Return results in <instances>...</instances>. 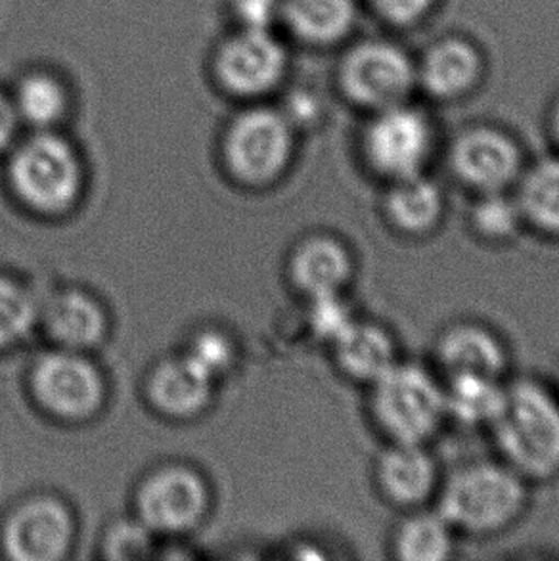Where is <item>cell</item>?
I'll return each instance as SVG.
<instances>
[{
    "label": "cell",
    "instance_id": "1",
    "mask_svg": "<svg viewBox=\"0 0 559 561\" xmlns=\"http://www.w3.org/2000/svg\"><path fill=\"white\" fill-rule=\"evenodd\" d=\"M500 460L529 483L559 478V394L533 378L506 381V394L489 425Z\"/></svg>",
    "mask_w": 559,
    "mask_h": 561
},
{
    "label": "cell",
    "instance_id": "16",
    "mask_svg": "<svg viewBox=\"0 0 559 561\" xmlns=\"http://www.w3.org/2000/svg\"><path fill=\"white\" fill-rule=\"evenodd\" d=\"M381 211L397 234L423 240L435 234L445 220V192L427 173L387 183Z\"/></svg>",
    "mask_w": 559,
    "mask_h": 561
},
{
    "label": "cell",
    "instance_id": "32",
    "mask_svg": "<svg viewBox=\"0 0 559 561\" xmlns=\"http://www.w3.org/2000/svg\"><path fill=\"white\" fill-rule=\"evenodd\" d=\"M374 2L379 12L397 25L418 22L433 4V0H374Z\"/></svg>",
    "mask_w": 559,
    "mask_h": 561
},
{
    "label": "cell",
    "instance_id": "6",
    "mask_svg": "<svg viewBox=\"0 0 559 561\" xmlns=\"http://www.w3.org/2000/svg\"><path fill=\"white\" fill-rule=\"evenodd\" d=\"M225 153L235 175L246 183H271L292 161L294 125L282 112L251 107L230 125Z\"/></svg>",
    "mask_w": 559,
    "mask_h": 561
},
{
    "label": "cell",
    "instance_id": "7",
    "mask_svg": "<svg viewBox=\"0 0 559 561\" xmlns=\"http://www.w3.org/2000/svg\"><path fill=\"white\" fill-rule=\"evenodd\" d=\"M454 179L474 196L510 192L523 175V153L506 133L476 127L454 138L448 152Z\"/></svg>",
    "mask_w": 559,
    "mask_h": 561
},
{
    "label": "cell",
    "instance_id": "29",
    "mask_svg": "<svg viewBox=\"0 0 559 561\" xmlns=\"http://www.w3.org/2000/svg\"><path fill=\"white\" fill-rule=\"evenodd\" d=\"M184 355L190 360H194L207 376L215 379L220 373H225L228 365L232 363L235 350L225 335L217 334V332H205V334L197 335Z\"/></svg>",
    "mask_w": 559,
    "mask_h": 561
},
{
    "label": "cell",
    "instance_id": "22",
    "mask_svg": "<svg viewBox=\"0 0 559 561\" xmlns=\"http://www.w3.org/2000/svg\"><path fill=\"white\" fill-rule=\"evenodd\" d=\"M353 0H284L282 18L297 37L312 45H332L355 23Z\"/></svg>",
    "mask_w": 559,
    "mask_h": 561
},
{
    "label": "cell",
    "instance_id": "20",
    "mask_svg": "<svg viewBox=\"0 0 559 561\" xmlns=\"http://www.w3.org/2000/svg\"><path fill=\"white\" fill-rule=\"evenodd\" d=\"M479 73L481 60L476 48L460 38H448L425 54L420 81L433 96L453 100L466 94L477 83Z\"/></svg>",
    "mask_w": 559,
    "mask_h": 561
},
{
    "label": "cell",
    "instance_id": "33",
    "mask_svg": "<svg viewBox=\"0 0 559 561\" xmlns=\"http://www.w3.org/2000/svg\"><path fill=\"white\" fill-rule=\"evenodd\" d=\"M20 123L22 119L15 112L14 102L0 92V152L7 150L8 146L14 142Z\"/></svg>",
    "mask_w": 559,
    "mask_h": 561
},
{
    "label": "cell",
    "instance_id": "25",
    "mask_svg": "<svg viewBox=\"0 0 559 561\" xmlns=\"http://www.w3.org/2000/svg\"><path fill=\"white\" fill-rule=\"evenodd\" d=\"M12 102L23 123L38 130H50L68 114V89L53 73L33 71L18 83Z\"/></svg>",
    "mask_w": 559,
    "mask_h": 561
},
{
    "label": "cell",
    "instance_id": "3",
    "mask_svg": "<svg viewBox=\"0 0 559 561\" xmlns=\"http://www.w3.org/2000/svg\"><path fill=\"white\" fill-rule=\"evenodd\" d=\"M368 389L372 422L387 443L427 445L448 420L445 387L435 368L399 358Z\"/></svg>",
    "mask_w": 559,
    "mask_h": 561
},
{
    "label": "cell",
    "instance_id": "5",
    "mask_svg": "<svg viewBox=\"0 0 559 561\" xmlns=\"http://www.w3.org/2000/svg\"><path fill=\"white\" fill-rule=\"evenodd\" d=\"M433 148L427 115L407 104L379 110L364 130V161L386 183L427 173Z\"/></svg>",
    "mask_w": 559,
    "mask_h": 561
},
{
    "label": "cell",
    "instance_id": "27",
    "mask_svg": "<svg viewBox=\"0 0 559 561\" xmlns=\"http://www.w3.org/2000/svg\"><path fill=\"white\" fill-rule=\"evenodd\" d=\"M41 309L30 289L0 276V347L20 342L35 327Z\"/></svg>",
    "mask_w": 559,
    "mask_h": 561
},
{
    "label": "cell",
    "instance_id": "30",
    "mask_svg": "<svg viewBox=\"0 0 559 561\" xmlns=\"http://www.w3.org/2000/svg\"><path fill=\"white\" fill-rule=\"evenodd\" d=\"M153 531L142 522H123L107 535L106 550L110 558L130 560L151 554Z\"/></svg>",
    "mask_w": 559,
    "mask_h": 561
},
{
    "label": "cell",
    "instance_id": "23",
    "mask_svg": "<svg viewBox=\"0 0 559 561\" xmlns=\"http://www.w3.org/2000/svg\"><path fill=\"white\" fill-rule=\"evenodd\" d=\"M443 379L446 416L458 424L489 427L506 394V379L487 376H453Z\"/></svg>",
    "mask_w": 559,
    "mask_h": 561
},
{
    "label": "cell",
    "instance_id": "13",
    "mask_svg": "<svg viewBox=\"0 0 559 561\" xmlns=\"http://www.w3.org/2000/svg\"><path fill=\"white\" fill-rule=\"evenodd\" d=\"M441 378L487 376L506 379L510 355L504 340L481 322L461 320L438 334L433 350Z\"/></svg>",
    "mask_w": 559,
    "mask_h": 561
},
{
    "label": "cell",
    "instance_id": "9",
    "mask_svg": "<svg viewBox=\"0 0 559 561\" xmlns=\"http://www.w3.org/2000/svg\"><path fill=\"white\" fill-rule=\"evenodd\" d=\"M286 71V48L271 30L243 27L225 41L215 58L219 83L240 99H261L273 92Z\"/></svg>",
    "mask_w": 559,
    "mask_h": 561
},
{
    "label": "cell",
    "instance_id": "14",
    "mask_svg": "<svg viewBox=\"0 0 559 561\" xmlns=\"http://www.w3.org/2000/svg\"><path fill=\"white\" fill-rule=\"evenodd\" d=\"M73 539V519L54 499H35L15 510L4 531L8 554L20 561L60 560Z\"/></svg>",
    "mask_w": 559,
    "mask_h": 561
},
{
    "label": "cell",
    "instance_id": "4",
    "mask_svg": "<svg viewBox=\"0 0 559 561\" xmlns=\"http://www.w3.org/2000/svg\"><path fill=\"white\" fill-rule=\"evenodd\" d=\"M10 179L18 196L33 209L61 213L76 204L83 169L66 138L53 130H38L15 150Z\"/></svg>",
    "mask_w": 559,
    "mask_h": 561
},
{
    "label": "cell",
    "instance_id": "24",
    "mask_svg": "<svg viewBox=\"0 0 559 561\" xmlns=\"http://www.w3.org/2000/svg\"><path fill=\"white\" fill-rule=\"evenodd\" d=\"M525 227L559 238V160L538 161L525 169L514 188Z\"/></svg>",
    "mask_w": 559,
    "mask_h": 561
},
{
    "label": "cell",
    "instance_id": "28",
    "mask_svg": "<svg viewBox=\"0 0 559 561\" xmlns=\"http://www.w3.org/2000/svg\"><path fill=\"white\" fill-rule=\"evenodd\" d=\"M355 311L343 296L310 299L309 324L312 332L332 345L355 320Z\"/></svg>",
    "mask_w": 559,
    "mask_h": 561
},
{
    "label": "cell",
    "instance_id": "2",
    "mask_svg": "<svg viewBox=\"0 0 559 561\" xmlns=\"http://www.w3.org/2000/svg\"><path fill=\"white\" fill-rule=\"evenodd\" d=\"M529 485L502 460L464 463L441 481L435 510L456 535L494 537L522 519Z\"/></svg>",
    "mask_w": 559,
    "mask_h": 561
},
{
    "label": "cell",
    "instance_id": "8",
    "mask_svg": "<svg viewBox=\"0 0 559 561\" xmlns=\"http://www.w3.org/2000/svg\"><path fill=\"white\" fill-rule=\"evenodd\" d=\"M341 83L355 104L379 112L404 104L417 83V71L401 48L389 43H364L343 61Z\"/></svg>",
    "mask_w": 559,
    "mask_h": 561
},
{
    "label": "cell",
    "instance_id": "18",
    "mask_svg": "<svg viewBox=\"0 0 559 561\" xmlns=\"http://www.w3.org/2000/svg\"><path fill=\"white\" fill-rule=\"evenodd\" d=\"M46 332L61 350H87L106 334V314L92 297L81 291H61L45 305Z\"/></svg>",
    "mask_w": 559,
    "mask_h": 561
},
{
    "label": "cell",
    "instance_id": "10",
    "mask_svg": "<svg viewBox=\"0 0 559 561\" xmlns=\"http://www.w3.org/2000/svg\"><path fill=\"white\" fill-rule=\"evenodd\" d=\"M33 389L46 409L68 420L91 416L104 401L96 366L71 350L54 351L33 370Z\"/></svg>",
    "mask_w": 559,
    "mask_h": 561
},
{
    "label": "cell",
    "instance_id": "19",
    "mask_svg": "<svg viewBox=\"0 0 559 561\" xmlns=\"http://www.w3.org/2000/svg\"><path fill=\"white\" fill-rule=\"evenodd\" d=\"M213 381L186 355L169 358L153 370L150 399L171 416H192L212 399Z\"/></svg>",
    "mask_w": 559,
    "mask_h": 561
},
{
    "label": "cell",
    "instance_id": "12",
    "mask_svg": "<svg viewBox=\"0 0 559 561\" xmlns=\"http://www.w3.org/2000/svg\"><path fill=\"white\" fill-rule=\"evenodd\" d=\"M207 506V489L190 468H166L153 473L138 493L140 522L153 533L186 531Z\"/></svg>",
    "mask_w": 559,
    "mask_h": 561
},
{
    "label": "cell",
    "instance_id": "34",
    "mask_svg": "<svg viewBox=\"0 0 559 561\" xmlns=\"http://www.w3.org/2000/svg\"><path fill=\"white\" fill-rule=\"evenodd\" d=\"M552 127H554V137H556V140H558V142H559V104H558V107H556V112H554Z\"/></svg>",
    "mask_w": 559,
    "mask_h": 561
},
{
    "label": "cell",
    "instance_id": "17",
    "mask_svg": "<svg viewBox=\"0 0 559 561\" xmlns=\"http://www.w3.org/2000/svg\"><path fill=\"white\" fill-rule=\"evenodd\" d=\"M341 373L356 383L370 386L399 360L393 334L372 320L356 319L332 343Z\"/></svg>",
    "mask_w": 559,
    "mask_h": 561
},
{
    "label": "cell",
    "instance_id": "11",
    "mask_svg": "<svg viewBox=\"0 0 559 561\" xmlns=\"http://www.w3.org/2000/svg\"><path fill=\"white\" fill-rule=\"evenodd\" d=\"M374 481L387 504L410 512L435 501L443 476L427 445L387 443L374 463Z\"/></svg>",
    "mask_w": 559,
    "mask_h": 561
},
{
    "label": "cell",
    "instance_id": "15",
    "mask_svg": "<svg viewBox=\"0 0 559 561\" xmlns=\"http://www.w3.org/2000/svg\"><path fill=\"white\" fill-rule=\"evenodd\" d=\"M292 278L307 299L343 296L355 278V255L335 236H310L292 257Z\"/></svg>",
    "mask_w": 559,
    "mask_h": 561
},
{
    "label": "cell",
    "instance_id": "31",
    "mask_svg": "<svg viewBox=\"0 0 559 561\" xmlns=\"http://www.w3.org/2000/svg\"><path fill=\"white\" fill-rule=\"evenodd\" d=\"M284 0H235V10L243 27L271 30L274 20L282 14Z\"/></svg>",
    "mask_w": 559,
    "mask_h": 561
},
{
    "label": "cell",
    "instance_id": "21",
    "mask_svg": "<svg viewBox=\"0 0 559 561\" xmlns=\"http://www.w3.org/2000/svg\"><path fill=\"white\" fill-rule=\"evenodd\" d=\"M456 531L435 508L410 510L391 537V550L401 561H445L453 556Z\"/></svg>",
    "mask_w": 559,
    "mask_h": 561
},
{
    "label": "cell",
    "instance_id": "26",
    "mask_svg": "<svg viewBox=\"0 0 559 561\" xmlns=\"http://www.w3.org/2000/svg\"><path fill=\"white\" fill-rule=\"evenodd\" d=\"M468 225L481 242L506 243L514 240L525 228L514 190L476 196V202L469 207Z\"/></svg>",
    "mask_w": 559,
    "mask_h": 561
}]
</instances>
